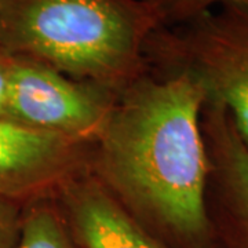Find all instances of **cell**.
Returning <instances> with one entry per match:
<instances>
[{
	"instance_id": "cell-1",
	"label": "cell",
	"mask_w": 248,
	"mask_h": 248,
	"mask_svg": "<svg viewBox=\"0 0 248 248\" xmlns=\"http://www.w3.org/2000/svg\"><path fill=\"white\" fill-rule=\"evenodd\" d=\"M205 101L203 84L175 69L125 91L94 140V177L170 248H211L202 133Z\"/></svg>"
},
{
	"instance_id": "cell-2",
	"label": "cell",
	"mask_w": 248,
	"mask_h": 248,
	"mask_svg": "<svg viewBox=\"0 0 248 248\" xmlns=\"http://www.w3.org/2000/svg\"><path fill=\"white\" fill-rule=\"evenodd\" d=\"M149 24V10L125 0H0L9 53L99 87L135 73Z\"/></svg>"
},
{
	"instance_id": "cell-3",
	"label": "cell",
	"mask_w": 248,
	"mask_h": 248,
	"mask_svg": "<svg viewBox=\"0 0 248 248\" xmlns=\"http://www.w3.org/2000/svg\"><path fill=\"white\" fill-rule=\"evenodd\" d=\"M170 53L175 69L192 73L207 98L228 112L248 146V3L192 18L171 42Z\"/></svg>"
},
{
	"instance_id": "cell-4",
	"label": "cell",
	"mask_w": 248,
	"mask_h": 248,
	"mask_svg": "<svg viewBox=\"0 0 248 248\" xmlns=\"http://www.w3.org/2000/svg\"><path fill=\"white\" fill-rule=\"evenodd\" d=\"M110 109L112 104L101 90L68 79L40 62L11 57L9 120L79 141L94 142Z\"/></svg>"
},
{
	"instance_id": "cell-5",
	"label": "cell",
	"mask_w": 248,
	"mask_h": 248,
	"mask_svg": "<svg viewBox=\"0 0 248 248\" xmlns=\"http://www.w3.org/2000/svg\"><path fill=\"white\" fill-rule=\"evenodd\" d=\"M202 133L208 157L211 248H248V146L228 112L211 99L202 112Z\"/></svg>"
},
{
	"instance_id": "cell-6",
	"label": "cell",
	"mask_w": 248,
	"mask_h": 248,
	"mask_svg": "<svg viewBox=\"0 0 248 248\" xmlns=\"http://www.w3.org/2000/svg\"><path fill=\"white\" fill-rule=\"evenodd\" d=\"M86 143L0 119V195L21 203L58 190L83 172Z\"/></svg>"
},
{
	"instance_id": "cell-7",
	"label": "cell",
	"mask_w": 248,
	"mask_h": 248,
	"mask_svg": "<svg viewBox=\"0 0 248 248\" xmlns=\"http://www.w3.org/2000/svg\"><path fill=\"white\" fill-rule=\"evenodd\" d=\"M58 192L62 215L81 248H170L145 231L95 177L81 172Z\"/></svg>"
},
{
	"instance_id": "cell-8",
	"label": "cell",
	"mask_w": 248,
	"mask_h": 248,
	"mask_svg": "<svg viewBox=\"0 0 248 248\" xmlns=\"http://www.w3.org/2000/svg\"><path fill=\"white\" fill-rule=\"evenodd\" d=\"M16 248H81L63 215L48 204L36 203L24 211Z\"/></svg>"
},
{
	"instance_id": "cell-9",
	"label": "cell",
	"mask_w": 248,
	"mask_h": 248,
	"mask_svg": "<svg viewBox=\"0 0 248 248\" xmlns=\"http://www.w3.org/2000/svg\"><path fill=\"white\" fill-rule=\"evenodd\" d=\"M24 210L21 203L0 195V248H16L21 234Z\"/></svg>"
},
{
	"instance_id": "cell-10",
	"label": "cell",
	"mask_w": 248,
	"mask_h": 248,
	"mask_svg": "<svg viewBox=\"0 0 248 248\" xmlns=\"http://www.w3.org/2000/svg\"><path fill=\"white\" fill-rule=\"evenodd\" d=\"M248 0H164L163 9L178 18H192L203 14L214 6H226V4H244Z\"/></svg>"
},
{
	"instance_id": "cell-11",
	"label": "cell",
	"mask_w": 248,
	"mask_h": 248,
	"mask_svg": "<svg viewBox=\"0 0 248 248\" xmlns=\"http://www.w3.org/2000/svg\"><path fill=\"white\" fill-rule=\"evenodd\" d=\"M10 55H0V119H9Z\"/></svg>"
}]
</instances>
